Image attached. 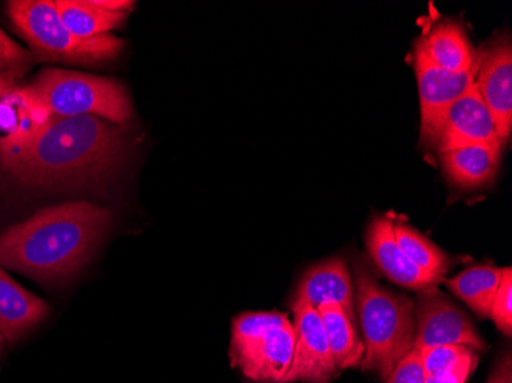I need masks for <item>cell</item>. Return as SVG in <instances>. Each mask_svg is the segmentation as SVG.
I'll return each mask as SVG.
<instances>
[{
  "mask_svg": "<svg viewBox=\"0 0 512 383\" xmlns=\"http://www.w3.org/2000/svg\"><path fill=\"white\" fill-rule=\"evenodd\" d=\"M111 221V210L88 201L46 207L0 235V266L37 281L71 278L85 266Z\"/></svg>",
  "mask_w": 512,
  "mask_h": 383,
  "instance_id": "cell-1",
  "label": "cell"
},
{
  "mask_svg": "<svg viewBox=\"0 0 512 383\" xmlns=\"http://www.w3.org/2000/svg\"><path fill=\"white\" fill-rule=\"evenodd\" d=\"M123 148L122 131L102 118L53 117L4 169L30 186L89 183L119 163Z\"/></svg>",
  "mask_w": 512,
  "mask_h": 383,
  "instance_id": "cell-2",
  "label": "cell"
},
{
  "mask_svg": "<svg viewBox=\"0 0 512 383\" xmlns=\"http://www.w3.org/2000/svg\"><path fill=\"white\" fill-rule=\"evenodd\" d=\"M355 301L365 345L359 367L387 380L394 365L413 350L414 302L379 284L362 258L355 261Z\"/></svg>",
  "mask_w": 512,
  "mask_h": 383,
  "instance_id": "cell-3",
  "label": "cell"
},
{
  "mask_svg": "<svg viewBox=\"0 0 512 383\" xmlns=\"http://www.w3.org/2000/svg\"><path fill=\"white\" fill-rule=\"evenodd\" d=\"M8 16L27 40L36 62L94 65L114 60L125 46L122 39L111 34L94 39L74 36L51 0H14L8 4Z\"/></svg>",
  "mask_w": 512,
  "mask_h": 383,
  "instance_id": "cell-4",
  "label": "cell"
},
{
  "mask_svg": "<svg viewBox=\"0 0 512 383\" xmlns=\"http://www.w3.org/2000/svg\"><path fill=\"white\" fill-rule=\"evenodd\" d=\"M295 328L279 311H252L235 318L230 362L255 383H281L292 365Z\"/></svg>",
  "mask_w": 512,
  "mask_h": 383,
  "instance_id": "cell-5",
  "label": "cell"
},
{
  "mask_svg": "<svg viewBox=\"0 0 512 383\" xmlns=\"http://www.w3.org/2000/svg\"><path fill=\"white\" fill-rule=\"evenodd\" d=\"M28 85L53 117H97L115 125L132 118L125 89L106 77L50 68Z\"/></svg>",
  "mask_w": 512,
  "mask_h": 383,
  "instance_id": "cell-6",
  "label": "cell"
},
{
  "mask_svg": "<svg viewBox=\"0 0 512 383\" xmlns=\"http://www.w3.org/2000/svg\"><path fill=\"white\" fill-rule=\"evenodd\" d=\"M422 145L437 154L465 146L505 148L493 115L474 86L437 118L430 134L422 140Z\"/></svg>",
  "mask_w": 512,
  "mask_h": 383,
  "instance_id": "cell-7",
  "label": "cell"
},
{
  "mask_svg": "<svg viewBox=\"0 0 512 383\" xmlns=\"http://www.w3.org/2000/svg\"><path fill=\"white\" fill-rule=\"evenodd\" d=\"M417 293L413 348L425 350L439 345H463L473 348L477 353L486 350L485 341L467 313L460 310L448 296L436 287Z\"/></svg>",
  "mask_w": 512,
  "mask_h": 383,
  "instance_id": "cell-8",
  "label": "cell"
},
{
  "mask_svg": "<svg viewBox=\"0 0 512 383\" xmlns=\"http://www.w3.org/2000/svg\"><path fill=\"white\" fill-rule=\"evenodd\" d=\"M53 115L30 85L0 82V164L7 166L27 151Z\"/></svg>",
  "mask_w": 512,
  "mask_h": 383,
  "instance_id": "cell-9",
  "label": "cell"
},
{
  "mask_svg": "<svg viewBox=\"0 0 512 383\" xmlns=\"http://www.w3.org/2000/svg\"><path fill=\"white\" fill-rule=\"evenodd\" d=\"M473 86L490 109L506 145L512 132V43L508 34L476 51Z\"/></svg>",
  "mask_w": 512,
  "mask_h": 383,
  "instance_id": "cell-10",
  "label": "cell"
},
{
  "mask_svg": "<svg viewBox=\"0 0 512 383\" xmlns=\"http://www.w3.org/2000/svg\"><path fill=\"white\" fill-rule=\"evenodd\" d=\"M290 308L295 316V351L281 383H332L339 370L318 310L302 302H292Z\"/></svg>",
  "mask_w": 512,
  "mask_h": 383,
  "instance_id": "cell-11",
  "label": "cell"
},
{
  "mask_svg": "<svg viewBox=\"0 0 512 383\" xmlns=\"http://www.w3.org/2000/svg\"><path fill=\"white\" fill-rule=\"evenodd\" d=\"M414 73L421 99V141L430 134L437 118L444 114L473 86V69L468 73H451L428 59L421 43H414Z\"/></svg>",
  "mask_w": 512,
  "mask_h": 383,
  "instance_id": "cell-12",
  "label": "cell"
},
{
  "mask_svg": "<svg viewBox=\"0 0 512 383\" xmlns=\"http://www.w3.org/2000/svg\"><path fill=\"white\" fill-rule=\"evenodd\" d=\"M365 243L370 258L394 284L414 292H421L439 284L436 278L428 275L421 267H417L402 252L394 238L390 217H375L371 220L365 235Z\"/></svg>",
  "mask_w": 512,
  "mask_h": 383,
  "instance_id": "cell-13",
  "label": "cell"
},
{
  "mask_svg": "<svg viewBox=\"0 0 512 383\" xmlns=\"http://www.w3.org/2000/svg\"><path fill=\"white\" fill-rule=\"evenodd\" d=\"M292 302H302L313 308L339 305L356 324L355 282L345 259H327L310 267L299 281Z\"/></svg>",
  "mask_w": 512,
  "mask_h": 383,
  "instance_id": "cell-14",
  "label": "cell"
},
{
  "mask_svg": "<svg viewBox=\"0 0 512 383\" xmlns=\"http://www.w3.org/2000/svg\"><path fill=\"white\" fill-rule=\"evenodd\" d=\"M50 307L23 289L0 267V336L7 342L22 338L40 324Z\"/></svg>",
  "mask_w": 512,
  "mask_h": 383,
  "instance_id": "cell-15",
  "label": "cell"
},
{
  "mask_svg": "<svg viewBox=\"0 0 512 383\" xmlns=\"http://www.w3.org/2000/svg\"><path fill=\"white\" fill-rule=\"evenodd\" d=\"M502 151L493 146H465L439 154L440 164L448 181L457 189H482L496 180Z\"/></svg>",
  "mask_w": 512,
  "mask_h": 383,
  "instance_id": "cell-16",
  "label": "cell"
},
{
  "mask_svg": "<svg viewBox=\"0 0 512 383\" xmlns=\"http://www.w3.org/2000/svg\"><path fill=\"white\" fill-rule=\"evenodd\" d=\"M431 62L451 73H468L474 68L476 50L465 28L456 20L440 19L417 39Z\"/></svg>",
  "mask_w": 512,
  "mask_h": 383,
  "instance_id": "cell-17",
  "label": "cell"
},
{
  "mask_svg": "<svg viewBox=\"0 0 512 383\" xmlns=\"http://www.w3.org/2000/svg\"><path fill=\"white\" fill-rule=\"evenodd\" d=\"M316 310L329 339L336 368L341 371L358 367L364 357L365 345L356 330L355 322L348 318L344 308L339 305L325 304Z\"/></svg>",
  "mask_w": 512,
  "mask_h": 383,
  "instance_id": "cell-18",
  "label": "cell"
},
{
  "mask_svg": "<svg viewBox=\"0 0 512 383\" xmlns=\"http://www.w3.org/2000/svg\"><path fill=\"white\" fill-rule=\"evenodd\" d=\"M60 19L80 39L106 36L126 20V13H111L97 7L92 0H57Z\"/></svg>",
  "mask_w": 512,
  "mask_h": 383,
  "instance_id": "cell-19",
  "label": "cell"
},
{
  "mask_svg": "<svg viewBox=\"0 0 512 383\" xmlns=\"http://www.w3.org/2000/svg\"><path fill=\"white\" fill-rule=\"evenodd\" d=\"M503 269L476 266L448 279L447 287L482 318H490V308L502 281Z\"/></svg>",
  "mask_w": 512,
  "mask_h": 383,
  "instance_id": "cell-20",
  "label": "cell"
},
{
  "mask_svg": "<svg viewBox=\"0 0 512 383\" xmlns=\"http://www.w3.org/2000/svg\"><path fill=\"white\" fill-rule=\"evenodd\" d=\"M391 229H393L396 243L411 262L437 281L444 279L450 269V258L444 250L431 243L427 236L414 229L402 217L391 218Z\"/></svg>",
  "mask_w": 512,
  "mask_h": 383,
  "instance_id": "cell-21",
  "label": "cell"
},
{
  "mask_svg": "<svg viewBox=\"0 0 512 383\" xmlns=\"http://www.w3.org/2000/svg\"><path fill=\"white\" fill-rule=\"evenodd\" d=\"M36 59L31 51L17 45L0 30V82L19 83L33 68Z\"/></svg>",
  "mask_w": 512,
  "mask_h": 383,
  "instance_id": "cell-22",
  "label": "cell"
},
{
  "mask_svg": "<svg viewBox=\"0 0 512 383\" xmlns=\"http://www.w3.org/2000/svg\"><path fill=\"white\" fill-rule=\"evenodd\" d=\"M473 351L476 350L463 345H439V347L425 348L421 350L425 374L434 376V374L444 373L460 364Z\"/></svg>",
  "mask_w": 512,
  "mask_h": 383,
  "instance_id": "cell-23",
  "label": "cell"
},
{
  "mask_svg": "<svg viewBox=\"0 0 512 383\" xmlns=\"http://www.w3.org/2000/svg\"><path fill=\"white\" fill-rule=\"evenodd\" d=\"M490 318L493 319L500 333L505 336L512 334V269L505 267L503 269L502 281H500L499 290L494 296L493 304L490 308Z\"/></svg>",
  "mask_w": 512,
  "mask_h": 383,
  "instance_id": "cell-24",
  "label": "cell"
},
{
  "mask_svg": "<svg viewBox=\"0 0 512 383\" xmlns=\"http://www.w3.org/2000/svg\"><path fill=\"white\" fill-rule=\"evenodd\" d=\"M425 379L427 374L422 364L421 350L413 348L398 364L394 365L385 383H425Z\"/></svg>",
  "mask_w": 512,
  "mask_h": 383,
  "instance_id": "cell-25",
  "label": "cell"
},
{
  "mask_svg": "<svg viewBox=\"0 0 512 383\" xmlns=\"http://www.w3.org/2000/svg\"><path fill=\"white\" fill-rule=\"evenodd\" d=\"M477 364H479V353L473 351L456 367L450 368L444 373L427 376L425 383H465L476 370Z\"/></svg>",
  "mask_w": 512,
  "mask_h": 383,
  "instance_id": "cell-26",
  "label": "cell"
},
{
  "mask_svg": "<svg viewBox=\"0 0 512 383\" xmlns=\"http://www.w3.org/2000/svg\"><path fill=\"white\" fill-rule=\"evenodd\" d=\"M488 383H512V357L509 351L497 359L488 377Z\"/></svg>",
  "mask_w": 512,
  "mask_h": 383,
  "instance_id": "cell-27",
  "label": "cell"
},
{
  "mask_svg": "<svg viewBox=\"0 0 512 383\" xmlns=\"http://www.w3.org/2000/svg\"><path fill=\"white\" fill-rule=\"evenodd\" d=\"M5 342L7 341H5V339L2 338V336H0V351H2V348H4Z\"/></svg>",
  "mask_w": 512,
  "mask_h": 383,
  "instance_id": "cell-28",
  "label": "cell"
}]
</instances>
